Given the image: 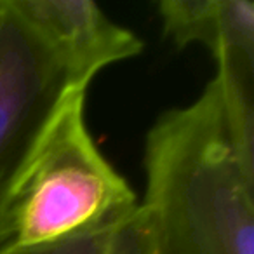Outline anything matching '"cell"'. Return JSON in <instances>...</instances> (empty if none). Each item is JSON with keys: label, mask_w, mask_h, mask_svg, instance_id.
<instances>
[{"label": "cell", "mask_w": 254, "mask_h": 254, "mask_svg": "<svg viewBox=\"0 0 254 254\" xmlns=\"http://www.w3.org/2000/svg\"><path fill=\"white\" fill-rule=\"evenodd\" d=\"M164 33L178 47L200 44L218 71L254 84V2L159 0Z\"/></svg>", "instance_id": "5b68a950"}, {"label": "cell", "mask_w": 254, "mask_h": 254, "mask_svg": "<svg viewBox=\"0 0 254 254\" xmlns=\"http://www.w3.org/2000/svg\"><path fill=\"white\" fill-rule=\"evenodd\" d=\"M14 2L80 89H87L106 66L138 56L143 51L141 39L112 21L92 0Z\"/></svg>", "instance_id": "277c9868"}, {"label": "cell", "mask_w": 254, "mask_h": 254, "mask_svg": "<svg viewBox=\"0 0 254 254\" xmlns=\"http://www.w3.org/2000/svg\"><path fill=\"white\" fill-rule=\"evenodd\" d=\"M73 89L80 87L14 0H0V211Z\"/></svg>", "instance_id": "3957f363"}, {"label": "cell", "mask_w": 254, "mask_h": 254, "mask_svg": "<svg viewBox=\"0 0 254 254\" xmlns=\"http://www.w3.org/2000/svg\"><path fill=\"white\" fill-rule=\"evenodd\" d=\"M0 254H157V244L148 212L141 204H136L64 239L30 247L0 249Z\"/></svg>", "instance_id": "8992f818"}, {"label": "cell", "mask_w": 254, "mask_h": 254, "mask_svg": "<svg viewBox=\"0 0 254 254\" xmlns=\"http://www.w3.org/2000/svg\"><path fill=\"white\" fill-rule=\"evenodd\" d=\"M85 92L66 96L19 173L0 211V249L54 242L138 204L89 132Z\"/></svg>", "instance_id": "7a4b0ae2"}, {"label": "cell", "mask_w": 254, "mask_h": 254, "mask_svg": "<svg viewBox=\"0 0 254 254\" xmlns=\"http://www.w3.org/2000/svg\"><path fill=\"white\" fill-rule=\"evenodd\" d=\"M157 254H254V84L216 71L145 141Z\"/></svg>", "instance_id": "6da1fadb"}]
</instances>
